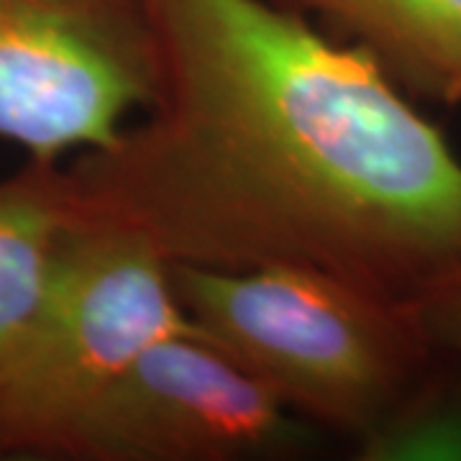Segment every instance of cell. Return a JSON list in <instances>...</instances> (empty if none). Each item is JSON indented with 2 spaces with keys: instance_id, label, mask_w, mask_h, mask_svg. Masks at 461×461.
Returning <instances> with one entry per match:
<instances>
[{
  "instance_id": "6da1fadb",
  "label": "cell",
  "mask_w": 461,
  "mask_h": 461,
  "mask_svg": "<svg viewBox=\"0 0 461 461\" xmlns=\"http://www.w3.org/2000/svg\"><path fill=\"white\" fill-rule=\"evenodd\" d=\"M144 121L62 167L69 223L167 264L315 267L411 297L461 259V159L377 59L277 0H144Z\"/></svg>"
},
{
  "instance_id": "7a4b0ae2",
  "label": "cell",
  "mask_w": 461,
  "mask_h": 461,
  "mask_svg": "<svg viewBox=\"0 0 461 461\" xmlns=\"http://www.w3.org/2000/svg\"><path fill=\"white\" fill-rule=\"evenodd\" d=\"M187 321L318 430L362 448L436 369L411 297L315 267L169 264Z\"/></svg>"
},
{
  "instance_id": "3957f363",
  "label": "cell",
  "mask_w": 461,
  "mask_h": 461,
  "mask_svg": "<svg viewBox=\"0 0 461 461\" xmlns=\"http://www.w3.org/2000/svg\"><path fill=\"white\" fill-rule=\"evenodd\" d=\"M187 326L154 249L126 230L67 223L44 297L0 366V454L59 459L139 354Z\"/></svg>"
},
{
  "instance_id": "277c9868",
  "label": "cell",
  "mask_w": 461,
  "mask_h": 461,
  "mask_svg": "<svg viewBox=\"0 0 461 461\" xmlns=\"http://www.w3.org/2000/svg\"><path fill=\"white\" fill-rule=\"evenodd\" d=\"M154 93L144 0H0V136L29 162L113 144Z\"/></svg>"
},
{
  "instance_id": "5b68a950",
  "label": "cell",
  "mask_w": 461,
  "mask_h": 461,
  "mask_svg": "<svg viewBox=\"0 0 461 461\" xmlns=\"http://www.w3.org/2000/svg\"><path fill=\"white\" fill-rule=\"evenodd\" d=\"M315 430L190 323L139 354L72 430L59 459H287L318 444Z\"/></svg>"
},
{
  "instance_id": "8992f818",
  "label": "cell",
  "mask_w": 461,
  "mask_h": 461,
  "mask_svg": "<svg viewBox=\"0 0 461 461\" xmlns=\"http://www.w3.org/2000/svg\"><path fill=\"white\" fill-rule=\"evenodd\" d=\"M369 51L405 93L461 111V0H277Z\"/></svg>"
},
{
  "instance_id": "52a82bcc",
  "label": "cell",
  "mask_w": 461,
  "mask_h": 461,
  "mask_svg": "<svg viewBox=\"0 0 461 461\" xmlns=\"http://www.w3.org/2000/svg\"><path fill=\"white\" fill-rule=\"evenodd\" d=\"M67 223L59 165L29 162L0 182V366L44 297Z\"/></svg>"
},
{
  "instance_id": "ba28073f",
  "label": "cell",
  "mask_w": 461,
  "mask_h": 461,
  "mask_svg": "<svg viewBox=\"0 0 461 461\" xmlns=\"http://www.w3.org/2000/svg\"><path fill=\"white\" fill-rule=\"evenodd\" d=\"M359 451L364 459L461 456V395L433 369Z\"/></svg>"
},
{
  "instance_id": "9c48e42d",
  "label": "cell",
  "mask_w": 461,
  "mask_h": 461,
  "mask_svg": "<svg viewBox=\"0 0 461 461\" xmlns=\"http://www.w3.org/2000/svg\"><path fill=\"white\" fill-rule=\"evenodd\" d=\"M411 303L430 346L461 359V259L420 285Z\"/></svg>"
}]
</instances>
